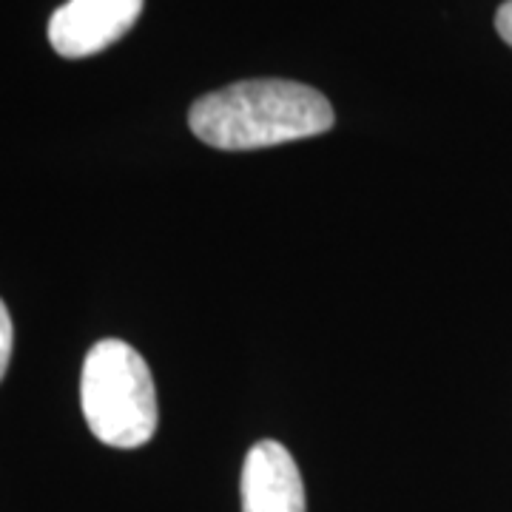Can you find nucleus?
Masks as SVG:
<instances>
[{"mask_svg": "<svg viewBox=\"0 0 512 512\" xmlns=\"http://www.w3.org/2000/svg\"><path fill=\"white\" fill-rule=\"evenodd\" d=\"M12 339H15L12 316H9L3 299H0V379L6 376V367H9V359H12Z\"/></svg>", "mask_w": 512, "mask_h": 512, "instance_id": "nucleus-5", "label": "nucleus"}, {"mask_svg": "<svg viewBox=\"0 0 512 512\" xmlns=\"http://www.w3.org/2000/svg\"><path fill=\"white\" fill-rule=\"evenodd\" d=\"M143 15V0H69L49 20V43L80 60L114 46Z\"/></svg>", "mask_w": 512, "mask_h": 512, "instance_id": "nucleus-3", "label": "nucleus"}, {"mask_svg": "<svg viewBox=\"0 0 512 512\" xmlns=\"http://www.w3.org/2000/svg\"><path fill=\"white\" fill-rule=\"evenodd\" d=\"M242 512H305V487L285 444L265 439L254 444L239 478Z\"/></svg>", "mask_w": 512, "mask_h": 512, "instance_id": "nucleus-4", "label": "nucleus"}, {"mask_svg": "<svg viewBox=\"0 0 512 512\" xmlns=\"http://www.w3.org/2000/svg\"><path fill=\"white\" fill-rule=\"evenodd\" d=\"M495 29H498V35L504 37V43L512 46V0L501 3V9L495 15Z\"/></svg>", "mask_w": 512, "mask_h": 512, "instance_id": "nucleus-6", "label": "nucleus"}, {"mask_svg": "<svg viewBox=\"0 0 512 512\" xmlns=\"http://www.w3.org/2000/svg\"><path fill=\"white\" fill-rule=\"evenodd\" d=\"M333 106L322 92L293 80H242L200 97L188 126L205 146L254 151L316 137L333 128Z\"/></svg>", "mask_w": 512, "mask_h": 512, "instance_id": "nucleus-1", "label": "nucleus"}, {"mask_svg": "<svg viewBox=\"0 0 512 512\" xmlns=\"http://www.w3.org/2000/svg\"><path fill=\"white\" fill-rule=\"evenodd\" d=\"M80 404L97 439L134 450L157 430V390L146 359L120 339L97 342L80 376Z\"/></svg>", "mask_w": 512, "mask_h": 512, "instance_id": "nucleus-2", "label": "nucleus"}]
</instances>
